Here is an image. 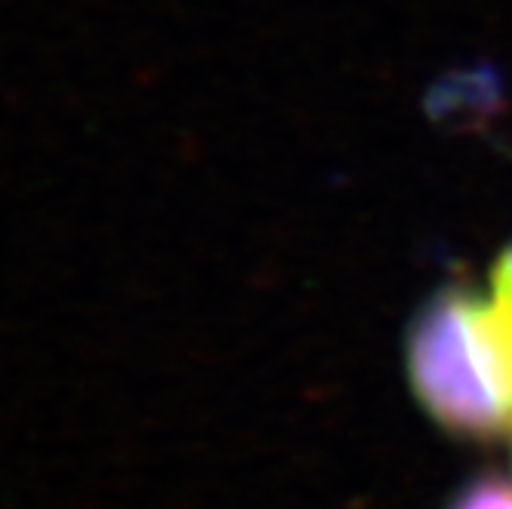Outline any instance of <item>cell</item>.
I'll list each match as a JSON object with an SVG mask.
<instances>
[{"label": "cell", "instance_id": "3", "mask_svg": "<svg viewBox=\"0 0 512 509\" xmlns=\"http://www.w3.org/2000/svg\"><path fill=\"white\" fill-rule=\"evenodd\" d=\"M491 301L512 326V240L503 246V252L491 267Z\"/></svg>", "mask_w": 512, "mask_h": 509}, {"label": "cell", "instance_id": "2", "mask_svg": "<svg viewBox=\"0 0 512 509\" xmlns=\"http://www.w3.org/2000/svg\"><path fill=\"white\" fill-rule=\"evenodd\" d=\"M445 509H512V479L479 473L454 491Z\"/></svg>", "mask_w": 512, "mask_h": 509}, {"label": "cell", "instance_id": "1", "mask_svg": "<svg viewBox=\"0 0 512 509\" xmlns=\"http://www.w3.org/2000/svg\"><path fill=\"white\" fill-rule=\"evenodd\" d=\"M405 378L417 408L451 439L512 436V326L470 286H445L414 310Z\"/></svg>", "mask_w": 512, "mask_h": 509}]
</instances>
